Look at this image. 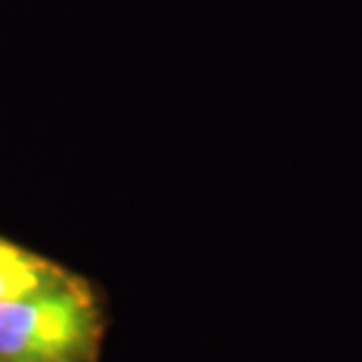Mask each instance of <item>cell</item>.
I'll use <instances>...</instances> for the list:
<instances>
[{"label":"cell","mask_w":362,"mask_h":362,"mask_svg":"<svg viewBox=\"0 0 362 362\" xmlns=\"http://www.w3.org/2000/svg\"><path fill=\"white\" fill-rule=\"evenodd\" d=\"M92 332V296L74 280L0 301V360L52 362L76 353Z\"/></svg>","instance_id":"obj_1"},{"label":"cell","mask_w":362,"mask_h":362,"mask_svg":"<svg viewBox=\"0 0 362 362\" xmlns=\"http://www.w3.org/2000/svg\"><path fill=\"white\" fill-rule=\"evenodd\" d=\"M69 280L71 278L57 264L0 238V301L45 292Z\"/></svg>","instance_id":"obj_2"}]
</instances>
